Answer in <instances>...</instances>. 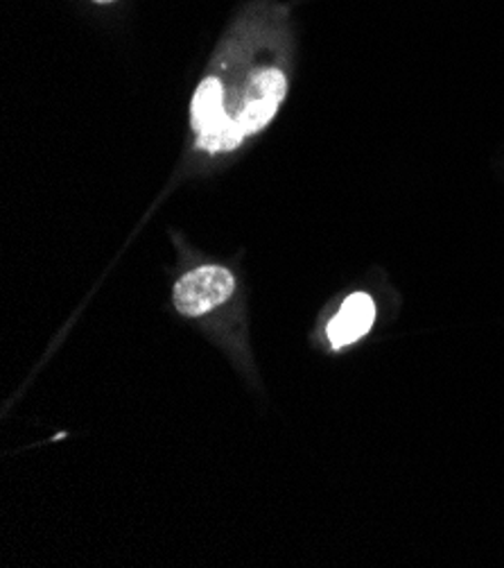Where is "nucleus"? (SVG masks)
Segmentation results:
<instances>
[{
  "label": "nucleus",
  "mask_w": 504,
  "mask_h": 568,
  "mask_svg": "<svg viewBox=\"0 0 504 568\" xmlns=\"http://www.w3.org/2000/svg\"><path fill=\"white\" fill-rule=\"evenodd\" d=\"M286 93H288V78L281 69L269 67L251 73L243 91V98L238 102L236 116L232 119L240 143L271 123L278 106H281V102L286 100Z\"/></svg>",
  "instance_id": "1"
},
{
  "label": "nucleus",
  "mask_w": 504,
  "mask_h": 568,
  "mask_svg": "<svg viewBox=\"0 0 504 568\" xmlns=\"http://www.w3.org/2000/svg\"><path fill=\"white\" fill-rule=\"evenodd\" d=\"M191 121L199 148L208 154L229 152L240 145L234 121L227 116V106H224V87L217 78H206L197 87L191 104Z\"/></svg>",
  "instance_id": "2"
},
{
  "label": "nucleus",
  "mask_w": 504,
  "mask_h": 568,
  "mask_svg": "<svg viewBox=\"0 0 504 568\" xmlns=\"http://www.w3.org/2000/svg\"><path fill=\"white\" fill-rule=\"evenodd\" d=\"M236 291V276L232 270L219 265H202L186 272L173 291L175 308L184 317H202L224 302H229Z\"/></svg>",
  "instance_id": "3"
},
{
  "label": "nucleus",
  "mask_w": 504,
  "mask_h": 568,
  "mask_svg": "<svg viewBox=\"0 0 504 568\" xmlns=\"http://www.w3.org/2000/svg\"><path fill=\"white\" fill-rule=\"evenodd\" d=\"M376 322V304L367 293H353L326 328L332 349H342L364 337Z\"/></svg>",
  "instance_id": "4"
},
{
  "label": "nucleus",
  "mask_w": 504,
  "mask_h": 568,
  "mask_svg": "<svg viewBox=\"0 0 504 568\" xmlns=\"http://www.w3.org/2000/svg\"><path fill=\"white\" fill-rule=\"evenodd\" d=\"M93 3H97V6H106V3H114V0H93Z\"/></svg>",
  "instance_id": "5"
}]
</instances>
